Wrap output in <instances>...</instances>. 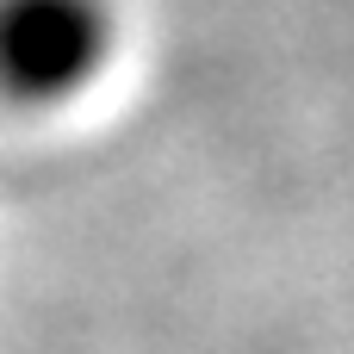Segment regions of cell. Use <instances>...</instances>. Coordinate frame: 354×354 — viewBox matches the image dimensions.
<instances>
[{
	"label": "cell",
	"instance_id": "1",
	"mask_svg": "<svg viewBox=\"0 0 354 354\" xmlns=\"http://www.w3.org/2000/svg\"><path fill=\"white\" fill-rule=\"evenodd\" d=\"M112 44L106 0H0V100L62 106L100 81Z\"/></svg>",
	"mask_w": 354,
	"mask_h": 354
}]
</instances>
